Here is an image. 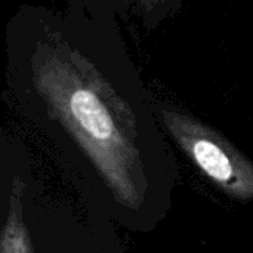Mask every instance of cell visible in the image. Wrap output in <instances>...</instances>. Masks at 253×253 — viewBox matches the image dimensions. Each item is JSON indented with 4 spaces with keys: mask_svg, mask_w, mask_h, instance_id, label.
<instances>
[{
    "mask_svg": "<svg viewBox=\"0 0 253 253\" xmlns=\"http://www.w3.org/2000/svg\"><path fill=\"white\" fill-rule=\"evenodd\" d=\"M31 73L39 96L89 157L114 199L126 208H139L147 179L136 142V117L129 104L64 40L42 46Z\"/></svg>",
    "mask_w": 253,
    "mask_h": 253,
    "instance_id": "1",
    "label": "cell"
},
{
    "mask_svg": "<svg viewBox=\"0 0 253 253\" xmlns=\"http://www.w3.org/2000/svg\"><path fill=\"white\" fill-rule=\"evenodd\" d=\"M165 127L191 163L227 196L253 200V163L219 132L179 110L162 108Z\"/></svg>",
    "mask_w": 253,
    "mask_h": 253,
    "instance_id": "2",
    "label": "cell"
},
{
    "mask_svg": "<svg viewBox=\"0 0 253 253\" xmlns=\"http://www.w3.org/2000/svg\"><path fill=\"white\" fill-rule=\"evenodd\" d=\"M24 181L19 176H15L7 199V212L0 239V253H34L24 221Z\"/></svg>",
    "mask_w": 253,
    "mask_h": 253,
    "instance_id": "3",
    "label": "cell"
}]
</instances>
